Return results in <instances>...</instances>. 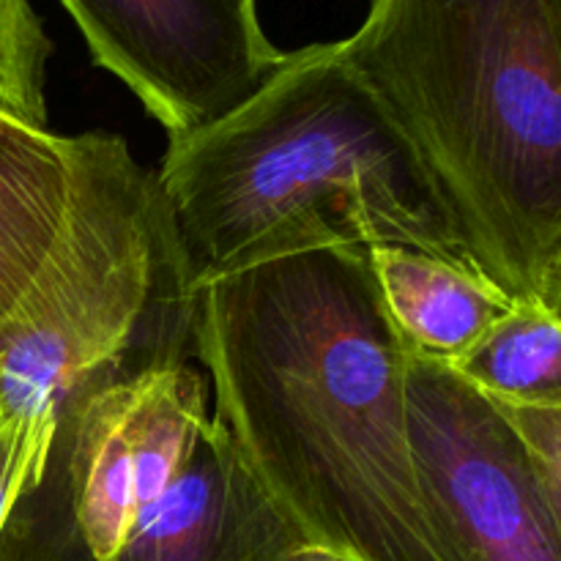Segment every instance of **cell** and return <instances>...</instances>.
<instances>
[{"label": "cell", "instance_id": "12", "mask_svg": "<svg viewBox=\"0 0 561 561\" xmlns=\"http://www.w3.org/2000/svg\"><path fill=\"white\" fill-rule=\"evenodd\" d=\"M53 55L33 0H0V104L47 126V60Z\"/></svg>", "mask_w": 561, "mask_h": 561}, {"label": "cell", "instance_id": "3", "mask_svg": "<svg viewBox=\"0 0 561 561\" xmlns=\"http://www.w3.org/2000/svg\"><path fill=\"white\" fill-rule=\"evenodd\" d=\"M153 173L195 290L327 244H400L474 266L442 190L337 42L285 53L239 107L168 137Z\"/></svg>", "mask_w": 561, "mask_h": 561}, {"label": "cell", "instance_id": "5", "mask_svg": "<svg viewBox=\"0 0 561 561\" xmlns=\"http://www.w3.org/2000/svg\"><path fill=\"white\" fill-rule=\"evenodd\" d=\"M186 365L77 389L55 411L42 474L0 520V561H110L211 420Z\"/></svg>", "mask_w": 561, "mask_h": 561}, {"label": "cell", "instance_id": "6", "mask_svg": "<svg viewBox=\"0 0 561 561\" xmlns=\"http://www.w3.org/2000/svg\"><path fill=\"white\" fill-rule=\"evenodd\" d=\"M405 425L442 561H561V499L488 394L405 348Z\"/></svg>", "mask_w": 561, "mask_h": 561}, {"label": "cell", "instance_id": "2", "mask_svg": "<svg viewBox=\"0 0 561 561\" xmlns=\"http://www.w3.org/2000/svg\"><path fill=\"white\" fill-rule=\"evenodd\" d=\"M340 53L510 301L561 307V0H370Z\"/></svg>", "mask_w": 561, "mask_h": 561}, {"label": "cell", "instance_id": "8", "mask_svg": "<svg viewBox=\"0 0 561 561\" xmlns=\"http://www.w3.org/2000/svg\"><path fill=\"white\" fill-rule=\"evenodd\" d=\"M301 546L211 416L110 561H283Z\"/></svg>", "mask_w": 561, "mask_h": 561}, {"label": "cell", "instance_id": "7", "mask_svg": "<svg viewBox=\"0 0 561 561\" xmlns=\"http://www.w3.org/2000/svg\"><path fill=\"white\" fill-rule=\"evenodd\" d=\"M91 60L124 82L168 137L239 107L285 58L257 0H60Z\"/></svg>", "mask_w": 561, "mask_h": 561}, {"label": "cell", "instance_id": "14", "mask_svg": "<svg viewBox=\"0 0 561 561\" xmlns=\"http://www.w3.org/2000/svg\"><path fill=\"white\" fill-rule=\"evenodd\" d=\"M44 458H47V447L27 436L22 427L0 420V520L11 499L38 480Z\"/></svg>", "mask_w": 561, "mask_h": 561}, {"label": "cell", "instance_id": "11", "mask_svg": "<svg viewBox=\"0 0 561 561\" xmlns=\"http://www.w3.org/2000/svg\"><path fill=\"white\" fill-rule=\"evenodd\" d=\"M449 367L502 403H561V307L510 301Z\"/></svg>", "mask_w": 561, "mask_h": 561}, {"label": "cell", "instance_id": "1", "mask_svg": "<svg viewBox=\"0 0 561 561\" xmlns=\"http://www.w3.org/2000/svg\"><path fill=\"white\" fill-rule=\"evenodd\" d=\"M195 356L211 416L305 546L442 561L411 466L405 345L370 247H301L206 279Z\"/></svg>", "mask_w": 561, "mask_h": 561}, {"label": "cell", "instance_id": "10", "mask_svg": "<svg viewBox=\"0 0 561 561\" xmlns=\"http://www.w3.org/2000/svg\"><path fill=\"white\" fill-rule=\"evenodd\" d=\"M383 307L411 354L455 362L510 299L474 266L400 244L370 247Z\"/></svg>", "mask_w": 561, "mask_h": 561}, {"label": "cell", "instance_id": "13", "mask_svg": "<svg viewBox=\"0 0 561 561\" xmlns=\"http://www.w3.org/2000/svg\"><path fill=\"white\" fill-rule=\"evenodd\" d=\"M493 403L513 425L542 485L561 499V403Z\"/></svg>", "mask_w": 561, "mask_h": 561}, {"label": "cell", "instance_id": "9", "mask_svg": "<svg viewBox=\"0 0 561 561\" xmlns=\"http://www.w3.org/2000/svg\"><path fill=\"white\" fill-rule=\"evenodd\" d=\"M75 135L0 104V323L47 263L71 192Z\"/></svg>", "mask_w": 561, "mask_h": 561}, {"label": "cell", "instance_id": "4", "mask_svg": "<svg viewBox=\"0 0 561 561\" xmlns=\"http://www.w3.org/2000/svg\"><path fill=\"white\" fill-rule=\"evenodd\" d=\"M195 294L157 173L121 135H75L64 230L0 323V420L49 447L77 389L186 365Z\"/></svg>", "mask_w": 561, "mask_h": 561}, {"label": "cell", "instance_id": "15", "mask_svg": "<svg viewBox=\"0 0 561 561\" xmlns=\"http://www.w3.org/2000/svg\"><path fill=\"white\" fill-rule=\"evenodd\" d=\"M283 561H343V559L334 557V553H329V551H323V548L301 546V548H296V551H290Z\"/></svg>", "mask_w": 561, "mask_h": 561}]
</instances>
